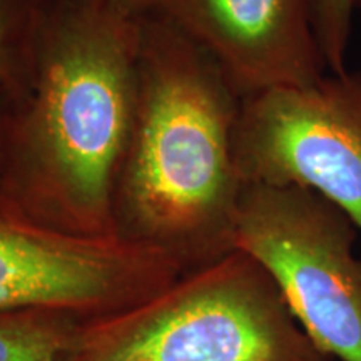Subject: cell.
Returning <instances> with one entry per match:
<instances>
[{
    "instance_id": "cell-1",
    "label": "cell",
    "mask_w": 361,
    "mask_h": 361,
    "mask_svg": "<svg viewBox=\"0 0 361 361\" xmlns=\"http://www.w3.org/2000/svg\"><path fill=\"white\" fill-rule=\"evenodd\" d=\"M141 20L99 0H52L29 89L13 101L0 202L59 231L121 238L114 197L133 130Z\"/></svg>"
},
{
    "instance_id": "cell-2",
    "label": "cell",
    "mask_w": 361,
    "mask_h": 361,
    "mask_svg": "<svg viewBox=\"0 0 361 361\" xmlns=\"http://www.w3.org/2000/svg\"><path fill=\"white\" fill-rule=\"evenodd\" d=\"M243 99L218 64L157 13L141 20L133 130L117 180V234L184 273L234 251L245 184L234 137Z\"/></svg>"
},
{
    "instance_id": "cell-3",
    "label": "cell",
    "mask_w": 361,
    "mask_h": 361,
    "mask_svg": "<svg viewBox=\"0 0 361 361\" xmlns=\"http://www.w3.org/2000/svg\"><path fill=\"white\" fill-rule=\"evenodd\" d=\"M66 361H329L245 251L189 271L144 303L89 319Z\"/></svg>"
},
{
    "instance_id": "cell-4",
    "label": "cell",
    "mask_w": 361,
    "mask_h": 361,
    "mask_svg": "<svg viewBox=\"0 0 361 361\" xmlns=\"http://www.w3.org/2000/svg\"><path fill=\"white\" fill-rule=\"evenodd\" d=\"M358 229L340 207L303 188L245 186L234 250L256 259L328 358L361 361Z\"/></svg>"
},
{
    "instance_id": "cell-5",
    "label": "cell",
    "mask_w": 361,
    "mask_h": 361,
    "mask_svg": "<svg viewBox=\"0 0 361 361\" xmlns=\"http://www.w3.org/2000/svg\"><path fill=\"white\" fill-rule=\"evenodd\" d=\"M234 152L245 186L310 189L361 233V71L243 99Z\"/></svg>"
},
{
    "instance_id": "cell-6",
    "label": "cell",
    "mask_w": 361,
    "mask_h": 361,
    "mask_svg": "<svg viewBox=\"0 0 361 361\" xmlns=\"http://www.w3.org/2000/svg\"><path fill=\"white\" fill-rule=\"evenodd\" d=\"M184 269L124 238H84L0 202V311L51 310L85 322L144 303Z\"/></svg>"
},
{
    "instance_id": "cell-7",
    "label": "cell",
    "mask_w": 361,
    "mask_h": 361,
    "mask_svg": "<svg viewBox=\"0 0 361 361\" xmlns=\"http://www.w3.org/2000/svg\"><path fill=\"white\" fill-rule=\"evenodd\" d=\"M152 13L200 45L241 99L324 78L310 0H157Z\"/></svg>"
},
{
    "instance_id": "cell-8",
    "label": "cell",
    "mask_w": 361,
    "mask_h": 361,
    "mask_svg": "<svg viewBox=\"0 0 361 361\" xmlns=\"http://www.w3.org/2000/svg\"><path fill=\"white\" fill-rule=\"evenodd\" d=\"M84 323L61 311H0V361H66Z\"/></svg>"
},
{
    "instance_id": "cell-9",
    "label": "cell",
    "mask_w": 361,
    "mask_h": 361,
    "mask_svg": "<svg viewBox=\"0 0 361 361\" xmlns=\"http://www.w3.org/2000/svg\"><path fill=\"white\" fill-rule=\"evenodd\" d=\"M52 0H0V89L19 101L29 89L45 13Z\"/></svg>"
},
{
    "instance_id": "cell-10",
    "label": "cell",
    "mask_w": 361,
    "mask_h": 361,
    "mask_svg": "<svg viewBox=\"0 0 361 361\" xmlns=\"http://www.w3.org/2000/svg\"><path fill=\"white\" fill-rule=\"evenodd\" d=\"M311 20L319 51L331 74L346 72L353 0H310Z\"/></svg>"
},
{
    "instance_id": "cell-11",
    "label": "cell",
    "mask_w": 361,
    "mask_h": 361,
    "mask_svg": "<svg viewBox=\"0 0 361 361\" xmlns=\"http://www.w3.org/2000/svg\"><path fill=\"white\" fill-rule=\"evenodd\" d=\"M13 116V99L8 96L6 90L0 89V186H2L4 169H6L7 144L8 134H11Z\"/></svg>"
},
{
    "instance_id": "cell-12",
    "label": "cell",
    "mask_w": 361,
    "mask_h": 361,
    "mask_svg": "<svg viewBox=\"0 0 361 361\" xmlns=\"http://www.w3.org/2000/svg\"><path fill=\"white\" fill-rule=\"evenodd\" d=\"M111 11L133 20H141L156 11L157 0H99Z\"/></svg>"
},
{
    "instance_id": "cell-13",
    "label": "cell",
    "mask_w": 361,
    "mask_h": 361,
    "mask_svg": "<svg viewBox=\"0 0 361 361\" xmlns=\"http://www.w3.org/2000/svg\"><path fill=\"white\" fill-rule=\"evenodd\" d=\"M353 8H358V11H361V0H353Z\"/></svg>"
}]
</instances>
